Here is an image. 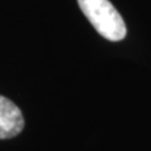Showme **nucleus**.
Segmentation results:
<instances>
[{"instance_id":"nucleus-1","label":"nucleus","mask_w":151,"mask_h":151,"mask_svg":"<svg viewBox=\"0 0 151 151\" xmlns=\"http://www.w3.org/2000/svg\"><path fill=\"white\" fill-rule=\"evenodd\" d=\"M78 5L103 38L111 42H119L126 37V24L110 0H78Z\"/></svg>"},{"instance_id":"nucleus-2","label":"nucleus","mask_w":151,"mask_h":151,"mask_svg":"<svg viewBox=\"0 0 151 151\" xmlns=\"http://www.w3.org/2000/svg\"><path fill=\"white\" fill-rule=\"evenodd\" d=\"M24 129V117L15 103L0 96V140L12 139Z\"/></svg>"}]
</instances>
